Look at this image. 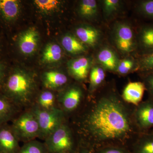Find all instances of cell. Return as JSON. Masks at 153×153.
<instances>
[{
    "instance_id": "cell-1",
    "label": "cell",
    "mask_w": 153,
    "mask_h": 153,
    "mask_svg": "<svg viewBox=\"0 0 153 153\" xmlns=\"http://www.w3.org/2000/svg\"><path fill=\"white\" fill-rule=\"evenodd\" d=\"M88 135L99 142L126 138L131 133L132 122L126 107L114 97H105L97 102L84 121Z\"/></svg>"
},
{
    "instance_id": "cell-2",
    "label": "cell",
    "mask_w": 153,
    "mask_h": 153,
    "mask_svg": "<svg viewBox=\"0 0 153 153\" xmlns=\"http://www.w3.org/2000/svg\"><path fill=\"white\" fill-rule=\"evenodd\" d=\"M5 88L7 97L21 110L30 108L35 103L36 84L31 74L15 71L7 79Z\"/></svg>"
},
{
    "instance_id": "cell-3",
    "label": "cell",
    "mask_w": 153,
    "mask_h": 153,
    "mask_svg": "<svg viewBox=\"0 0 153 153\" xmlns=\"http://www.w3.org/2000/svg\"><path fill=\"white\" fill-rule=\"evenodd\" d=\"M11 128L19 141L24 143L40 136V128L36 116L30 108L22 111L14 119Z\"/></svg>"
},
{
    "instance_id": "cell-4",
    "label": "cell",
    "mask_w": 153,
    "mask_h": 153,
    "mask_svg": "<svg viewBox=\"0 0 153 153\" xmlns=\"http://www.w3.org/2000/svg\"><path fill=\"white\" fill-rule=\"evenodd\" d=\"M30 109L34 113L40 128L39 138L44 140L61 125L66 122L65 113L58 108L44 110L33 105Z\"/></svg>"
},
{
    "instance_id": "cell-5",
    "label": "cell",
    "mask_w": 153,
    "mask_h": 153,
    "mask_svg": "<svg viewBox=\"0 0 153 153\" xmlns=\"http://www.w3.org/2000/svg\"><path fill=\"white\" fill-rule=\"evenodd\" d=\"M49 153H71L74 146L71 129L66 122L44 140Z\"/></svg>"
},
{
    "instance_id": "cell-6",
    "label": "cell",
    "mask_w": 153,
    "mask_h": 153,
    "mask_svg": "<svg viewBox=\"0 0 153 153\" xmlns=\"http://www.w3.org/2000/svg\"><path fill=\"white\" fill-rule=\"evenodd\" d=\"M114 39L118 49L123 53L132 52L137 47L133 30L125 23L119 24L115 28Z\"/></svg>"
},
{
    "instance_id": "cell-7",
    "label": "cell",
    "mask_w": 153,
    "mask_h": 153,
    "mask_svg": "<svg viewBox=\"0 0 153 153\" xmlns=\"http://www.w3.org/2000/svg\"><path fill=\"white\" fill-rule=\"evenodd\" d=\"M134 118L136 125L142 133L153 128V99L150 98L137 105Z\"/></svg>"
},
{
    "instance_id": "cell-8",
    "label": "cell",
    "mask_w": 153,
    "mask_h": 153,
    "mask_svg": "<svg viewBox=\"0 0 153 153\" xmlns=\"http://www.w3.org/2000/svg\"><path fill=\"white\" fill-rule=\"evenodd\" d=\"M82 97V91L79 87L71 86L57 97L58 107L65 114L72 112L79 106Z\"/></svg>"
},
{
    "instance_id": "cell-9",
    "label": "cell",
    "mask_w": 153,
    "mask_h": 153,
    "mask_svg": "<svg viewBox=\"0 0 153 153\" xmlns=\"http://www.w3.org/2000/svg\"><path fill=\"white\" fill-rule=\"evenodd\" d=\"M4 125L0 126V153H18L20 141L11 126Z\"/></svg>"
},
{
    "instance_id": "cell-10",
    "label": "cell",
    "mask_w": 153,
    "mask_h": 153,
    "mask_svg": "<svg viewBox=\"0 0 153 153\" xmlns=\"http://www.w3.org/2000/svg\"><path fill=\"white\" fill-rule=\"evenodd\" d=\"M91 66L89 58L78 57L71 60L68 63L69 73L77 80H83L87 78Z\"/></svg>"
},
{
    "instance_id": "cell-11",
    "label": "cell",
    "mask_w": 153,
    "mask_h": 153,
    "mask_svg": "<svg viewBox=\"0 0 153 153\" xmlns=\"http://www.w3.org/2000/svg\"><path fill=\"white\" fill-rule=\"evenodd\" d=\"M146 90L143 82H129L124 89L123 98L126 102L137 106L142 102Z\"/></svg>"
},
{
    "instance_id": "cell-12",
    "label": "cell",
    "mask_w": 153,
    "mask_h": 153,
    "mask_svg": "<svg viewBox=\"0 0 153 153\" xmlns=\"http://www.w3.org/2000/svg\"><path fill=\"white\" fill-rule=\"evenodd\" d=\"M137 41V47L142 52L141 55L153 52V25H145L140 28Z\"/></svg>"
},
{
    "instance_id": "cell-13",
    "label": "cell",
    "mask_w": 153,
    "mask_h": 153,
    "mask_svg": "<svg viewBox=\"0 0 153 153\" xmlns=\"http://www.w3.org/2000/svg\"><path fill=\"white\" fill-rule=\"evenodd\" d=\"M77 38L83 44L91 47H94L98 44L100 33L98 29L92 26L84 25L76 29Z\"/></svg>"
},
{
    "instance_id": "cell-14",
    "label": "cell",
    "mask_w": 153,
    "mask_h": 153,
    "mask_svg": "<svg viewBox=\"0 0 153 153\" xmlns=\"http://www.w3.org/2000/svg\"><path fill=\"white\" fill-rule=\"evenodd\" d=\"M42 82L45 88L54 90L63 87L68 81V78L63 72L57 71H46L42 76Z\"/></svg>"
},
{
    "instance_id": "cell-15",
    "label": "cell",
    "mask_w": 153,
    "mask_h": 153,
    "mask_svg": "<svg viewBox=\"0 0 153 153\" xmlns=\"http://www.w3.org/2000/svg\"><path fill=\"white\" fill-rule=\"evenodd\" d=\"M38 34L35 29H29L19 38V45L21 52L30 55L36 51L38 45Z\"/></svg>"
},
{
    "instance_id": "cell-16",
    "label": "cell",
    "mask_w": 153,
    "mask_h": 153,
    "mask_svg": "<svg viewBox=\"0 0 153 153\" xmlns=\"http://www.w3.org/2000/svg\"><path fill=\"white\" fill-rule=\"evenodd\" d=\"M21 111L7 97L0 95V126L16 117Z\"/></svg>"
},
{
    "instance_id": "cell-17",
    "label": "cell",
    "mask_w": 153,
    "mask_h": 153,
    "mask_svg": "<svg viewBox=\"0 0 153 153\" xmlns=\"http://www.w3.org/2000/svg\"><path fill=\"white\" fill-rule=\"evenodd\" d=\"M52 91L47 89L42 91L36 97L33 105L44 110H52L59 108L57 97Z\"/></svg>"
},
{
    "instance_id": "cell-18",
    "label": "cell",
    "mask_w": 153,
    "mask_h": 153,
    "mask_svg": "<svg viewBox=\"0 0 153 153\" xmlns=\"http://www.w3.org/2000/svg\"><path fill=\"white\" fill-rule=\"evenodd\" d=\"M97 60L103 68L109 71H116L119 61L115 52L111 49H102L97 55Z\"/></svg>"
},
{
    "instance_id": "cell-19",
    "label": "cell",
    "mask_w": 153,
    "mask_h": 153,
    "mask_svg": "<svg viewBox=\"0 0 153 153\" xmlns=\"http://www.w3.org/2000/svg\"><path fill=\"white\" fill-rule=\"evenodd\" d=\"M20 6L16 0H0V14L8 21L16 19L20 12Z\"/></svg>"
},
{
    "instance_id": "cell-20",
    "label": "cell",
    "mask_w": 153,
    "mask_h": 153,
    "mask_svg": "<svg viewBox=\"0 0 153 153\" xmlns=\"http://www.w3.org/2000/svg\"><path fill=\"white\" fill-rule=\"evenodd\" d=\"M137 140L133 153H153V133L143 132Z\"/></svg>"
},
{
    "instance_id": "cell-21",
    "label": "cell",
    "mask_w": 153,
    "mask_h": 153,
    "mask_svg": "<svg viewBox=\"0 0 153 153\" xmlns=\"http://www.w3.org/2000/svg\"><path fill=\"white\" fill-rule=\"evenodd\" d=\"M62 44L67 52L72 54H79L86 52L87 48L78 38L71 35L64 36Z\"/></svg>"
},
{
    "instance_id": "cell-22",
    "label": "cell",
    "mask_w": 153,
    "mask_h": 153,
    "mask_svg": "<svg viewBox=\"0 0 153 153\" xmlns=\"http://www.w3.org/2000/svg\"><path fill=\"white\" fill-rule=\"evenodd\" d=\"M62 50L60 46L55 44H49L43 52L42 60L46 63L57 62L62 58Z\"/></svg>"
},
{
    "instance_id": "cell-23",
    "label": "cell",
    "mask_w": 153,
    "mask_h": 153,
    "mask_svg": "<svg viewBox=\"0 0 153 153\" xmlns=\"http://www.w3.org/2000/svg\"><path fill=\"white\" fill-rule=\"evenodd\" d=\"M98 11L97 2L94 0H83L80 2L79 12L80 16L87 19L96 16Z\"/></svg>"
},
{
    "instance_id": "cell-24",
    "label": "cell",
    "mask_w": 153,
    "mask_h": 153,
    "mask_svg": "<svg viewBox=\"0 0 153 153\" xmlns=\"http://www.w3.org/2000/svg\"><path fill=\"white\" fill-rule=\"evenodd\" d=\"M18 153H49L44 143L36 140L25 143Z\"/></svg>"
},
{
    "instance_id": "cell-25",
    "label": "cell",
    "mask_w": 153,
    "mask_h": 153,
    "mask_svg": "<svg viewBox=\"0 0 153 153\" xmlns=\"http://www.w3.org/2000/svg\"><path fill=\"white\" fill-rule=\"evenodd\" d=\"M105 74L104 69L99 66H95L91 70L90 73V90H95L104 81Z\"/></svg>"
},
{
    "instance_id": "cell-26",
    "label": "cell",
    "mask_w": 153,
    "mask_h": 153,
    "mask_svg": "<svg viewBox=\"0 0 153 153\" xmlns=\"http://www.w3.org/2000/svg\"><path fill=\"white\" fill-rule=\"evenodd\" d=\"M138 70L141 73L153 71V52L141 55L138 60Z\"/></svg>"
},
{
    "instance_id": "cell-27",
    "label": "cell",
    "mask_w": 153,
    "mask_h": 153,
    "mask_svg": "<svg viewBox=\"0 0 153 153\" xmlns=\"http://www.w3.org/2000/svg\"><path fill=\"white\" fill-rule=\"evenodd\" d=\"M134 68L138 70V60L136 62L133 59H125L119 61L116 71L119 74H126Z\"/></svg>"
},
{
    "instance_id": "cell-28",
    "label": "cell",
    "mask_w": 153,
    "mask_h": 153,
    "mask_svg": "<svg viewBox=\"0 0 153 153\" xmlns=\"http://www.w3.org/2000/svg\"><path fill=\"white\" fill-rule=\"evenodd\" d=\"M137 11L143 16L153 19V0L140 1L138 5Z\"/></svg>"
},
{
    "instance_id": "cell-29",
    "label": "cell",
    "mask_w": 153,
    "mask_h": 153,
    "mask_svg": "<svg viewBox=\"0 0 153 153\" xmlns=\"http://www.w3.org/2000/svg\"><path fill=\"white\" fill-rule=\"evenodd\" d=\"M120 1L118 0H105L103 1V10L105 16L109 17L116 13L119 9Z\"/></svg>"
},
{
    "instance_id": "cell-30",
    "label": "cell",
    "mask_w": 153,
    "mask_h": 153,
    "mask_svg": "<svg viewBox=\"0 0 153 153\" xmlns=\"http://www.w3.org/2000/svg\"><path fill=\"white\" fill-rule=\"evenodd\" d=\"M34 3L36 6L44 12H51L58 7L60 2L56 0H36Z\"/></svg>"
},
{
    "instance_id": "cell-31",
    "label": "cell",
    "mask_w": 153,
    "mask_h": 153,
    "mask_svg": "<svg viewBox=\"0 0 153 153\" xmlns=\"http://www.w3.org/2000/svg\"><path fill=\"white\" fill-rule=\"evenodd\" d=\"M143 82L146 87V90L150 95V98L153 99V71L143 72Z\"/></svg>"
},
{
    "instance_id": "cell-32",
    "label": "cell",
    "mask_w": 153,
    "mask_h": 153,
    "mask_svg": "<svg viewBox=\"0 0 153 153\" xmlns=\"http://www.w3.org/2000/svg\"><path fill=\"white\" fill-rule=\"evenodd\" d=\"M98 153H129L123 148L108 147L102 149Z\"/></svg>"
},
{
    "instance_id": "cell-33",
    "label": "cell",
    "mask_w": 153,
    "mask_h": 153,
    "mask_svg": "<svg viewBox=\"0 0 153 153\" xmlns=\"http://www.w3.org/2000/svg\"><path fill=\"white\" fill-rule=\"evenodd\" d=\"M76 153H92V152L88 148L85 146L80 147L78 149Z\"/></svg>"
},
{
    "instance_id": "cell-34",
    "label": "cell",
    "mask_w": 153,
    "mask_h": 153,
    "mask_svg": "<svg viewBox=\"0 0 153 153\" xmlns=\"http://www.w3.org/2000/svg\"><path fill=\"white\" fill-rule=\"evenodd\" d=\"M4 77V68L2 66L0 65V83L1 82Z\"/></svg>"
}]
</instances>
